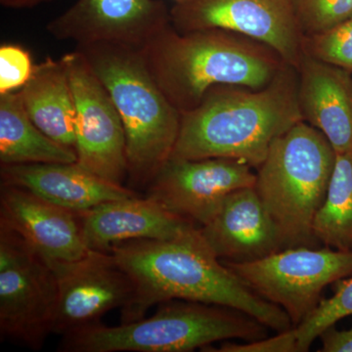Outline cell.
I'll list each match as a JSON object with an SVG mask.
<instances>
[{
	"mask_svg": "<svg viewBox=\"0 0 352 352\" xmlns=\"http://www.w3.org/2000/svg\"><path fill=\"white\" fill-rule=\"evenodd\" d=\"M170 25V10L163 0H76L46 30L76 46L113 43L141 50Z\"/></svg>",
	"mask_w": 352,
	"mask_h": 352,
	"instance_id": "obj_13",
	"label": "cell"
},
{
	"mask_svg": "<svg viewBox=\"0 0 352 352\" xmlns=\"http://www.w3.org/2000/svg\"><path fill=\"white\" fill-rule=\"evenodd\" d=\"M335 293L321 300L316 309L296 327L298 352L307 351L321 333L352 315V275L335 283Z\"/></svg>",
	"mask_w": 352,
	"mask_h": 352,
	"instance_id": "obj_22",
	"label": "cell"
},
{
	"mask_svg": "<svg viewBox=\"0 0 352 352\" xmlns=\"http://www.w3.org/2000/svg\"><path fill=\"white\" fill-rule=\"evenodd\" d=\"M336 152L321 131L298 122L271 145L254 189L274 221L284 249L317 248L314 221L327 196Z\"/></svg>",
	"mask_w": 352,
	"mask_h": 352,
	"instance_id": "obj_5",
	"label": "cell"
},
{
	"mask_svg": "<svg viewBox=\"0 0 352 352\" xmlns=\"http://www.w3.org/2000/svg\"><path fill=\"white\" fill-rule=\"evenodd\" d=\"M217 352H298L296 329L292 328L276 336L252 340L247 344H236L226 340Z\"/></svg>",
	"mask_w": 352,
	"mask_h": 352,
	"instance_id": "obj_26",
	"label": "cell"
},
{
	"mask_svg": "<svg viewBox=\"0 0 352 352\" xmlns=\"http://www.w3.org/2000/svg\"><path fill=\"white\" fill-rule=\"evenodd\" d=\"M76 48L85 55L120 113L131 184L148 187L173 154L182 113L157 85L139 48L113 43Z\"/></svg>",
	"mask_w": 352,
	"mask_h": 352,
	"instance_id": "obj_4",
	"label": "cell"
},
{
	"mask_svg": "<svg viewBox=\"0 0 352 352\" xmlns=\"http://www.w3.org/2000/svg\"><path fill=\"white\" fill-rule=\"evenodd\" d=\"M76 105V164L108 182L122 185L127 176L124 124L108 90L85 55L63 57Z\"/></svg>",
	"mask_w": 352,
	"mask_h": 352,
	"instance_id": "obj_9",
	"label": "cell"
},
{
	"mask_svg": "<svg viewBox=\"0 0 352 352\" xmlns=\"http://www.w3.org/2000/svg\"><path fill=\"white\" fill-rule=\"evenodd\" d=\"M303 52L352 73V17L327 31L303 36Z\"/></svg>",
	"mask_w": 352,
	"mask_h": 352,
	"instance_id": "obj_24",
	"label": "cell"
},
{
	"mask_svg": "<svg viewBox=\"0 0 352 352\" xmlns=\"http://www.w3.org/2000/svg\"><path fill=\"white\" fill-rule=\"evenodd\" d=\"M252 166L228 157L170 159L147 187L148 198L194 226H206L227 197L254 186Z\"/></svg>",
	"mask_w": 352,
	"mask_h": 352,
	"instance_id": "obj_12",
	"label": "cell"
},
{
	"mask_svg": "<svg viewBox=\"0 0 352 352\" xmlns=\"http://www.w3.org/2000/svg\"><path fill=\"white\" fill-rule=\"evenodd\" d=\"M322 352H352V328L339 331L333 326L324 330L319 336Z\"/></svg>",
	"mask_w": 352,
	"mask_h": 352,
	"instance_id": "obj_27",
	"label": "cell"
},
{
	"mask_svg": "<svg viewBox=\"0 0 352 352\" xmlns=\"http://www.w3.org/2000/svg\"><path fill=\"white\" fill-rule=\"evenodd\" d=\"M314 235L326 247L352 251V148L336 153L327 196L315 219Z\"/></svg>",
	"mask_w": 352,
	"mask_h": 352,
	"instance_id": "obj_21",
	"label": "cell"
},
{
	"mask_svg": "<svg viewBox=\"0 0 352 352\" xmlns=\"http://www.w3.org/2000/svg\"><path fill=\"white\" fill-rule=\"evenodd\" d=\"M76 150L60 144L30 119L19 91L0 94V164H73Z\"/></svg>",
	"mask_w": 352,
	"mask_h": 352,
	"instance_id": "obj_20",
	"label": "cell"
},
{
	"mask_svg": "<svg viewBox=\"0 0 352 352\" xmlns=\"http://www.w3.org/2000/svg\"><path fill=\"white\" fill-rule=\"evenodd\" d=\"M134 283L133 298L120 310L122 324L144 318L153 305L186 300L221 305L251 315L277 333L294 328L281 307L252 291L192 227L170 240H136L111 250Z\"/></svg>",
	"mask_w": 352,
	"mask_h": 352,
	"instance_id": "obj_1",
	"label": "cell"
},
{
	"mask_svg": "<svg viewBox=\"0 0 352 352\" xmlns=\"http://www.w3.org/2000/svg\"><path fill=\"white\" fill-rule=\"evenodd\" d=\"M20 94L32 122L53 140L76 150L75 99L62 58L36 65Z\"/></svg>",
	"mask_w": 352,
	"mask_h": 352,
	"instance_id": "obj_19",
	"label": "cell"
},
{
	"mask_svg": "<svg viewBox=\"0 0 352 352\" xmlns=\"http://www.w3.org/2000/svg\"><path fill=\"white\" fill-rule=\"evenodd\" d=\"M36 65L29 51L17 44L0 46V94L19 91L32 78Z\"/></svg>",
	"mask_w": 352,
	"mask_h": 352,
	"instance_id": "obj_25",
	"label": "cell"
},
{
	"mask_svg": "<svg viewBox=\"0 0 352 352\" xmlns=\"http://www.w3.org/2000/svg\"><path fill=\"white\" fill-rule=\"evenodd\" d=\"M58 285L47 259L0 226V333L2 339L39 349L50 333Z\"/></svg>",
	"mask_w": 352,
	"mask_h": 352,
	"instance_id": "obj_8",
	"label": "cell"
},
{
	"mask_svg": "<svg viewBox=\"0 0 352 352\" xmlns=\"http://www.w3.org/2000/svg\"><path fill=\"white\" fill-rule=\"evenodd\" d=\"M171 25L182 32L223 30L268 46L298 69L302 34L289 0H184L170 9Z\"/></svg>",
	"mask_w": 352,
	"mask_h": 352,
	"instance_id": "obj_10",
	"label": "cell"
},
{
	"mask_svg": "<svg viewBox=\"0 0 352 352\" xmlns=\"http://www.w3.org/2000/svg\"><path fill=\"white\" fill-rule=\"evenodd\" d=\"M256 295L288 314L298 327L316 309L326 287L352 275V251L288 248L258 261H223Z\"/></svg>",
	"mask_w": 352,
	"mask_h": 352,
	"instance_id": "obj_7",
	"label": "cell"
},
{
	"mask_svg": "<svg viewBox=\"0 0 352 352\" xmlns=\"http://www.w3.org/2000/svg\"><path fill=\"white\" fill-rule=\"evenodd\" d=\"M176 2H182V1H184V0H175Z\"/></svg>",
	"mask_w": 352,
	"mask_h": 352,
	"instance_id": "obj_29",
	"label": "cell"
},
{
	"mask_svg": "<svg viewBox=\"0 0 352 352\" xmlns=\"http://www.w3.org/2000/svg\"><path fill=\"white\" fill-rule=\"evenodd\" d=\"M78 215L88 250L103 252L129 241L173 239L196 226L148 197L107 201Z\"/></svg>",
	"mask_w": 352,
	"mask_h": 352,
	"instance_id": "obj_16",
	"label": "cell"
},
{
	"mask_svg": "<svg viewBox=\"0 0 352 352\" xmlns=\"http://www.w3.org/2000/svg\"><path fill=\"white\" fill-rule=\"evenodd\" d=\"M53 0H0L2 6L11 9H30Z\"/></svg>",
	"mask_w": 352,
	"mask_h": 352,
	"instance_id": "obj_28",
	"label": "cell"
},
{
	"mask_svg": "<svg viewBox=\"0 0 352 352\" xmlns=\"http://www.w3.org/2000/svg\"><path fill=\"white\" fill-rule=\"evenodd\" d=\"M302 36L327 31L352 17V0H289Z\"/></svg>",
	"mask_w": 352,
	"mask_h": 352,
	"instance_id": "obj_23",
	"label": "cell"
},
{
	"mask_svg": "<svg viewBox=\"0 0 352 352\" xmlns=\"http://www.w3.org/2000/svg\"><path fill=\"white\" fill-rule=\"evenodd\" d=\"M0 226L17 234L48 261H76L90 251L78 212L13 185L0 188Z\"/></svg>",
	"mask_w": 352,
	"mask_h": 352,
	"instance_id": "obj_14",
	"label": "cell"
},
{
	"mask_svg": "<svg viewBox=\"0 0 352 352\" xmlns=\"http://www.w3.org/2000/svg\"><path fill=\"white\" fill-rule=\"evenodd\" d=\"M58 302L52 333L72 335L101 324L103 315L129 305L134 283L110 252L89 251L72 261H50Z\"/></svg>",
	"mask_w": 352,
	"mask_h": 352,
	"instance_id": "obj_11",
	"label": "cell"
},
{
	"mask_svg": "<svg viewBox=\"0 0 352 352\" xmlns=\"http://www.w3.org/2000/svg\"><path fill=\"white\" fill-rule=\"evenodd\" d=\"M200 232L222 261L248 263L284 250L279 231L254 186L232 192Z\"/></svg>",
	"mask_w": 352,
	"mask_h": 352,
	"instance_id": "obj_15",
	"label": "cell"
},
{
	"mask_svg": "<svg viewBox=\"0 0 352 352\" xmlns=\"http://www.w3.org/2000/svg\"><path fill=\"white\" fill-rule=\"evenodd\" d=\"M268 328L251 315L207 303L170 300L150 318L116 327L98 324L65 336L66 352H188L220 340L252 342L267 337Z\"/></svg>",
	"mask_w": 352,
	"mask_h": 352,
	"instance_id": "obj_6",
	"label": "cell"
},
{
	"mask_svg": "<svg viewBox=\"0 0 352 352\" xmlns=\"http://www.w3.org/2000/svg\"><path fill=\"white\" fill-rule=\"evenodd\" d=\"M298 74V103L303 120L328 139L336 153L352 148L351 72L303 52Z\"/></svg>",
	"mask_w": 352,
	"mask_h": 352,
	"instance_id": "obj_18",
	"label": "cell"
},
{
	"mask_svg": "<svg viewBox=\"0 0 352 352\" xmlns=\"http://www.w3.org/2000/svg\"><path fill=\"white\" fill-rule=\"evenodd\" d=\"M0 177L1 184L28 190L76 212L138 196L133 190L108 182L76 163L6 164L0 168Z\"/></svg>",
	"mask_w": 352,
	"mask_h": 352,
	"instance_id": "obj_17",
	"label": "cell"
},
{
	"mask_svg": "<svg viewBox=\"0 0 352 352\" xmlns=\"http://www.w3.org/2000/svg\"><path fill=\"white\" fill-rule=\"evenodd\" d=\"M298 74L285 65L263 88L217 85L201 103L182 113L170 159L228 157L258 168L277 138L303 120Z\"/></svg>",
	"mask_w": 352,
	"mask_h": 352,
	"instance_id": "obj_2",
	"label": "cell"
},
{
	"mask_svg": "<svg viewBox=\"0 0 352 352\" xmlns=\"http://www.w3.org/2000/svg\"><path fill=\"white\" fill-rule=\"evenodd\" d=\"M140 50L157 85L182 113L217 85L266 87L287 65L268 46L223 30L182 32L170 25Z\"/></svg>",
	"mask_w": 352,
	"mask_h": 352,
	"instance_id": "obj_3",
	"label": "cell"
}]
</instances>
